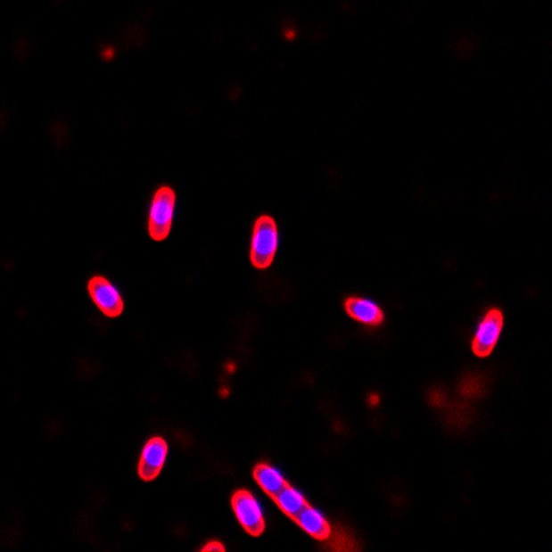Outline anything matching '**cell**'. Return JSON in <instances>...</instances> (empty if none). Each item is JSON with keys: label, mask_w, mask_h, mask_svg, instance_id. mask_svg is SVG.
<instances>
[{"label": "cell", "mask_w": 552, "mask_h": 552, "mask_svg": "<svg viewBox=\"0 0 552 552\" xmlns=\"http://www.w3.org/2000/svg\"><path fill=\"white\" fill-rule=\"evenodd\" d=\"M279 231L274 217L260 216L253 226L251 243V261L254 268L266 269L274 263L278 251Z\"/></svg>", "instance_id": "1"}, {"label": "cell", "mask_w": 552, "mask_h": 552, "mask_svg": "<svg viewBox=\"0 0 552 552\" xmlns=\"http://www.w3.org/2000/svg\"><path fill=\"white\" fill-rule=\"evenodd\" d=\"M176 193L169 185L159 186L151 201L148 213V232L151 238L162 242L170 235L173 226Z\"/></svg>", "instance_id": "2"}, {"label": "cell", "mask_w": 552, "mask_h": 552, "mask_svg": "<svg viewBox=\"0 0 552 552\" xmlns=\"http://www.w3.org/2000/svg\"><path fill=\"white\" fill-rule=\"evenodd\" d=\"M231 506L243 531L251 536L259 537L266 531L263 508L251 491L238 489L232 495Z\"/></svg>", "instance_id": "3"}, {"label": "cell", "mask_w": 552, "mask_h": 552, "mask_svg": "<svg viewBox=\"0 0 552 552\" xmlns=\"http://www.w3.org/2000/svg\"><path fill=\"white\" fill-rule=\"evenodd\" d=\"M503 326L504 317L500 309H493L486 312L473 340V351L476 357L486 358L493 352L500 339Z\"/></svg>", "instance_id": "4"}, {"label": "cell", "mask_w": 552, "mask_h": 552, "mask_svg": "<svg viewBox=\"0 0 552 552\" xmlns=\"http://www.w3.org/2000/svg\"><path fill=\"white\" fill-rule=\"evenodd\" d=\"M87 292L92 297L93 302L97 305L105 317H118L125 309V302L120 296L119 290L116 289L107 278L95 275L87 284Z\"/></svg>", "instance_id": "5"}, {"label": "cell", "mask_w": 552, "mask_h": 552, "mask_svg": "<svg viewBox=\"0 0 552 552\" xmlns=\"http://www.w3.org/2000/svg\"><path fill=\"white\" fill-rule=\"evenodd\" d=\"M169 446L162 437H153L144 445L138 461V476L145 482H151L158 478L165 467L168 458Z\"/></svg>", "instance_id": "6"}, {"label": "cell", "mask_w": 552, "mask_h": 552, "mask_svg": "<svg viewBox=\"0 0 552 552\" xmlns=\"http://www.w3.org/2000/svg\"><path fill=\"white\" fill-rule=\"evenodd\" d=\"M345 312L354 321L367 326H380L384 322V311L379 304L363 297H348L344 301Z\"/></svg>", "instance_id": "7"}, {"label": "cell", "mask_w": 552, "mask_h": 552, "mask_svg": "<svg viewBox=\"0 0 552 552\" xmlns=\"http://www.w3.org/2000/svg\"><path fill=\"white\" fill-rule=\"evenodd\" d=\"M294 522L305 533H309V536L314 537L317 540L326 541L332 536V526H330L327 519L319 511L315 510L314 507L309 506V504L297 515Z\"/></svg>", "instance_id": "8"}, {"label": "cell", "mask_w": 552, "mask_h": 552, "mask_svg": "<svg viewBox=\"0 0 552 552\" xmlns=\"http://www.w3.org/2000/svg\"><path fill=\"white\" fill-rule=\"evenodd\" d=\"M253 478L271 498H276L287 485L284 475L267 463L257 464L253 470Z\"/></svg>", "instance_id": "9"}, {"label": "cell", "mask_w": 552, "mask_h": 552, "mask_svg": "<svg viewBox=\"0 0 552 552\" xmlns=\"http://www.w3.org/2000/svg\"><path fill=\"white\" fill-rule=\"evenodd\" d=\"M276 503V506L281 508L284 515L290 519H296L297 515L304 510L305 507L309 506V501L305 500L304 496L300 493L297 489L287 483L286 488L279 493L276 498H272Z\"/></svg>", "instance_id": "10"}, {"label": "cell", "mask_w": 552, "mask_h": 552, "mask_svg": "<svg viewBox=\"0 0 552 552\" xmlns=\"http://www.w3.org/2000/svg\"><path fill=\"white\" fill-rule=\"evenodd\" d=\"M201 551L208 552V551H226V546H224L221 541L211 540L209 543H206L205 546L202 547Z\"/></svg>", "instance_id": "11"}]
</instances>
